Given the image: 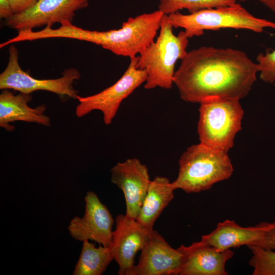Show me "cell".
Segmentation results:
<instances>
[{
	"instance_id": "obj_1",
	"label": "cell",
	"mask_w": 275,
	"mask_h": 275,
	"mask_svg": "<svg viewBox=\"0 0 275 275\" xmlns=\"http://www.w3.org/2000/svg\"><path fill=\"white\" fill-rule=\"evenodd\" d=\"M257 72L256 63L242 51L202 46L181 60L173 84L186 102L210 97L240 100L251 91Z\"/></svg>"
},
{
	"instance_id": "obj_2",
	"label": "cell",
	"mask_w": 275,
	"mask_h": 275,
	"mask_svg": "<svg viewBox=\"0 0 275 275\" xmlns=\"http://www.w3.org/2000/svg\"><path fill=\"white\" fill-rule=\"evenodd\" d=\"M173 28L168 15L164 14L157 39L138 56L136 68L145 70L147 73L144 85L146 89L157 87L171 89L176 63L178 60L183 59L187 53L189 38L184 31L175 35Z\"/></svg>"
},
{
	"instance_id": "obj_3",
	"label": "cell",
	"mask_w": 275,
	"mask_h": 275,
	"mask_svg": "<svg viewBox=\"0 0 275 275\" xmlns=\"http://www.w3.org/2000/svg\"><path fill=\"white\" fill-rule=\"evenodd\" d=\"M233 172L227 152L200 143L189 146L182 153L179 160L178 176L171 184L175 190L200 193L228 179Z\"/></svg>"
},
{
	"instance_id": "obj_4",
	"label": "cell",
	"mask_w": 275,
	"mask_h": 275,
	"mask_svg": "<svg viewBox=\"0 0 275 275\" xmlns=\"http://www.w3.org/2000/svg\"><path fill=\"white\" fill-rule=\"evenodd\" d=\"M239 101L210 97L199 103L197 130L200 143L228 152L241 128L244 112Z\"/></svg>"
},
{
	"instance_id": "obj_5",
	"label": "cell",
	"mask_w": 275,
	"mask_h": 275,
	"mask_svg": "<svg viewBox=\"0 0 275 275\" xmlns=\"http://www.w3.org/2000/svg\"><path fill=\"white\" fill-rule=\"evenodd\" d=\"M168 17L174 28L184 29L188 38L200 36L206 30L230 28L261 33L265 28L275 29V22L254 16L237 3L201 10L189 14L177 12L168 15Z\"/></svg>"
},
{
	"instance_id": "obj_6",
	"label": "cell",
	"mask_w": 275,
	"mask_h": 275,
	"mask_svg": "<svg viewBox=\"0 0 275 275\" xmlns=\"http://www.w3.org/2000/svg\"><path fill=\"white\" fill-rule=\"evenodd\" d=\"M164 14L159 10L129 17L121 28L106 31L89 30L87 42L101 46L117 56H139L154 41Z\"/></svg>"
},
{
	"instance_id": "obj_7",
	"label": "cell",
	"mask_w": 275,
	"mask_h": 275,
	"mask_svg": "<svg viewBox=\"0 0 275 275\" xmlns=\"http://www.w3.org/2000/svg\"><path fill=\"white\" fill-rule=\"evenodd\" d=\"M7 65L0 74V89H12L20 93L31 94L43 90L57 94L61 98L76 99L78 92L73 84L80 77V72L75 68L65 69L62 76L56 79H37L21 68L19 63V52L13 44L9 47Z\"/></svg>"
},
{
	"instance_id": "obj_8",
	"label": "cell",
	"mask_w": 275,
	"mask_h": 275,
	"mask_svg": "<svg viewBox=\"0 0 275 275\" xmlns=\"http://www.w3.org/2000/svg\"><path fill=\"white\" fill-rule=\"evenodd\" d=\"M138 56L130 59L127 69L110 87L91 96L81 97L78 95L76 99L79 103L75 109L76 116L81 118L92 111L98 110L103 114L104 123L106 125L110 124L122 102L146 81V70L136 67Z\"/></svg>"
},
{
	"instance_id": "obj_9",
	"label": "cell",
	"mask_w": 275,
	"mask_h": 275,
	"mask_svg": "<svg viewBox=\"0 0 275 275\" xmlns=\"http://www.w3.org/2000/svg\"><path fill=\"white\" fill-rule=\"evenodd\" d=\"M85 202L84 215L74 217L67 227L70 235L80 241L91 240L110 246L114 221L109 210L93 191L86 193Z\"/></svg>"
},
{
	"instance_id": "obj_10",
	"label": "cell",
	"mask_w": 275,
	"mask_h": 275,
	"mask_svg": "<svg viewBox=\"0 0 275 275\" xmlns=\"http://www.w3.org/2000/svg\"><path fill=\"white\" fill-rule=\"evenodd\" d=\"M89 0H39L29 10L4 20L5 25L17 30H33L57 23L72 22L75 12L88 6Z\"/></svg>"
},
{
	"instance_id": "obj_11",
	"label": "cell",
	"mask_w": 275,
	"mask_h": 275,
	"mask_svg": "<svg viewBox=\"0 0 275 275\" xmlns=\"http://www.w3.org/2000/svg\"><path fill=\"white\" fill-rule=\"evenodd\" d=\"M115 222L109 247L119 266L118 274L131 275L135 255L144 247L152 230L147 229L125 214L117 215Z\"/></svg>"
},
{
	"instance_id": "obj_12",
	"label": "cell",
	"mask_w": 275,
	"mask_h": 275,
	"mask_svg": "<svg viewBox=\"0 0 275 275\" xmlns=\"http://www.w3.org/2000/svg\"><path fill=\"white\" fill-rule=\"evenodd\" d=\"M111 181L123 193L126 213L136 219L151 182L148 169L136 158L118 162L111 170Z\"/></svg>"
},
{
	"instance_id": "obj_13",
	"label": "cell",
	"mask_w": 275,
	"mask_h": 275,
	"mask_svg": "<svg viewBox=\"0 0 275 275\" xmlns=\"http://www.w3.org/2000/svg\"><path fill=\"white\" fill-rule=\"evenodd\" d=\"M131 275H179L182 254L172 248L157 231L152 230L141 250Z\"/></svg>"
},
{
	"instance_id": "obj_14",
	"label": "cell",
	"mask_w": 275,
	"mask_h": 275,
	"mask_svg": "<svg viewBox=\"0 0 275 275\" xmlns=\"http://www.w3.org/2000/svg\"><path fill=\"white\" fill-rule=\"evenodd\" d=\"M182 254L179 275H227L226 262L234 253L230 249L224 251L203 243L201 240L189 246L181 245Z\"/></svg>"
},
{
	"instance_id": "obj_15",
	"label": "cell",
	"mask_w": 275,
	"mask_h": 275,
	"mask_svg": "<svg viewBox=\"0 0 275 275\" xmlns=\"http://www.w3.org/2000/svg\"><path fill=\"white\" fill-rule=\"evenodd\" d=\"M267 229V222L243 227L234 221L226 219L218 223L211 232L203 235L201 241L224 251L242 245L257 244L263 238Z\"/></svg>"
},
{
	"instance_id": "obj_16",
	"label": "cell",
	"mask_w": 275,
	"mask_h": 275,
	"mask_svg": "<svg viewBox=\"0 0 275 275\" xmlns=\"http://www.w3.org/2000/svg\"><path fill=\"white\" fill-rule=\"evenodd\" d=\"M32 99L31 94L20 93L15 95L8 89L3 90L0 94V126L12 131L15 127L10 123L18 121L50 126V118L44 114L45 105L31 107L28 103Z\"/></svg>"
},
{
	"instance_id": "obj_17",
	"label": "cell",
	"mask_w": 275,
	"mask_h": 275,
	"mask_svg": "<svg viewBox=\"0 0 275 275\" xmlns=\"http://www.w3.org/2000/svg\"><path fill=\"white\" fill-rule=\"evenodd\" d=\"M174 190L166 177L157 176L151 180L136 218L137 222L147 229L153 230L156 220L173 199Z\"/></svg>"
},
{
	"instance_id": "obj_18",
	"label": "cell",
	"mask_w": 275,
	"mask_h": 275,
	"mask_svg": "<svg viewBox=\"0 0 275 275\" xmlns=\"http://www.w3.org/2000/svg\"><path fill=\"white\" fill-rule=\"evenodd\" d=\"M114 260L109 246L96 247L89 240L83 241L81 251L73 275H101Z\"/></svg>"
},
{
	"instance_id": "obj_19",
	"label": "cell",
	"mask_w": 275,
	"mask_h": 275,
	"mask_svg": "<svg viewBox=\"0 0 275 275\" xmlns=\"http://www.w3.org/2000/svg\"><path fill=\"white\" fill-rule=\"evenodd\" d=\"M237 0H159L158 10L165 15L174 13L182 9L189 13L201 10L229 6Z\"/></svg>"
},
{
	"instance_id": "obj_20",
	"label": "cell",
	"mask_w": 275,
	"mask_h": 275,
	"mask_svg": "<svg viewBox=\"0 0 275 275\" xmlns=\"http://www.w3.org/2000/svg\"><path fill=\"white\" fill-rule=\"evenodd\" d=\"M252 256L249 264L253 269V275H275V252L253 244L247 246Z\"/></svg>"
},
{
	"instance_id": "obj_21",
	"label": "cell",
	"mask_w": 275,
	"mask_h": 275,
	"mask_svg": "<svg viewBox=\"0 0 275 275\" xmlns=\"http://www.w3.org/2000/svg\"><path fill=\"white\" fill-rule=\"evenodd\" d=\"M260 78L267 83L275 82V49L265 54L259 53L256 58Z\"/></svg>"
},
{
	"instance_id": "obj_22",
	"label": "cell",
	"mask_w": 275,
	"mask_h": 275,
	"mask_svg": "<svg viewBox=\"0 0 275 275\" xmlns=\"http://www.w3.org/2000/svg\"><path fill=\"white\" fill-rule=\"evenodd\" d=\"M263 238L257 244L265 249L275 250V222L267 223Z\"/></svg>"
},
{
	"instance_id": "obj_23",
	"label": "cell",
	"mask_w": 275,
	"mask_h": 275,
	"mask_svg": "<svg viewBox=\"0 0 275 275\" xmlns=\"http://www.w3.org/2000/svg\"><path fill=\"white\" fill-rule=\"evenodd\" d=\"M14 14L22 13L32 8L39 0H8Z\"/></svg>"
},
{
	"instance_id": "obj_24",
	"label": "cell",
	"mask_w": 275,
	"mask_h": 275,
	"mask_svg": "<svg viewBox=\"0 0 275 275\" xmlns=\"http://www.w3.org/2000/svg\"><path fill=\"white\" fill-rule=\"evenodd\" d=\"M14 15L12 7L8 0H0V17L7 20Z\"/></svg>"
},
{
	"instance_id": "obj_25",
	"label": "cell",
	"mask_w": 275,
	"mask_h": 275,
	"mask_svg": "<svg viewBox=\"0 0 275 275\" xmlns=\"http://www.w3.org/2000/svg\"><path fill=\"white\" fill-rule=\"evenodd\" d=\"M272 12L275 13V0H257Z\"/></svg>"
},
{
	"instance_id": "obj_26",
	"label": "cell",
	"mask_w": 275,
	"mask_h": 275,
	"mask_svg": "<svg viewBox=\"0 0 275 275\" xmlns=\"http://www.w3.org/2000/svg\"><path fill=\"white\" fill-rule=\"evenodd\" d=\"M248 0H240V1L242 2H245L246 1H248Z\"/></svg>"
},
{
	"instance_id": "obj_27",
	"label": "cell",
	"mask_w": 275,
	"mask_h": 275,
	"mask_svg": "<svg viewBox=\"0 0 275 275\" xmlns=\"http://www.w3.org/2000/svg\"><path fill=\"white\" fill-rule=\"evenodd\" d=\"M274 85H275V82H274Z\"/></svg>"
}]
</instances>
